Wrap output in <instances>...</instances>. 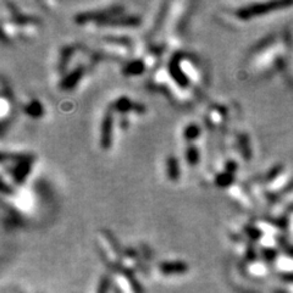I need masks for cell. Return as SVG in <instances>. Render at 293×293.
I'll use <instances>...</instances> for the list:
<instances>
[{
  "instance_id": "cell-1",
  "label": "cell",
  "mask_w": 293,
  "mask_h": 293,
  "mask_svg": "<svg viewBox=\"0 0 293 293\" xmlns=\"http://www.w3.org/2000/svg\"><path fill=\"white\" fill-rule=\"evenodd\" d=\"M293 5V2H270L264 3V4H252L247 8H242L238 11V16L241 19L248 20L253 16L264 15V14H269L271 11H275L281 8L291 7Z\"/></svg>"
},
{
  "instance_id": "cell-2",
  "label": "cell",
  "mask_w": 293,
  "mask_h": 293,
  "mask_svg": "<svg viewBox=\"0 0 293 293\" xmlns=\"http://www.w3.org/2000/svg\"><path fill=\"white\" fill-rule=\"evenodd\" d=\"M281 170H282V166H281V165H277V166H276V168L272 169V170L270 171L269 174H267V177H266L267 181H270V180L275 179V177L281 173Z\"/></svg>"
}]
</instances>
